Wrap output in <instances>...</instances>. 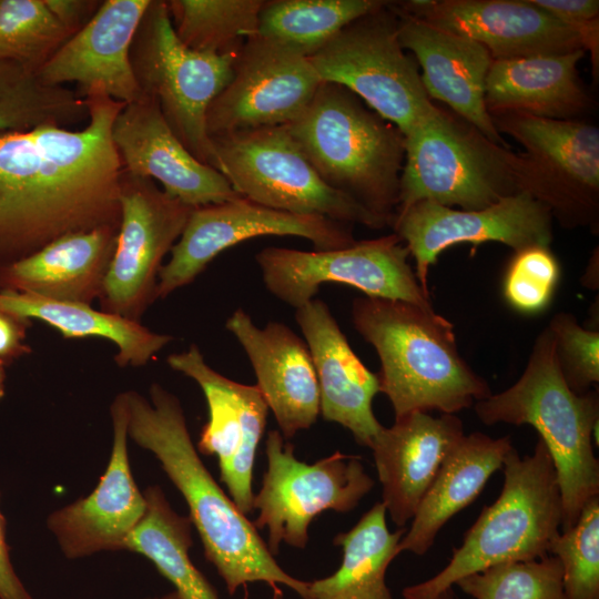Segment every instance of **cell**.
<instances>
[{
	"label": "cell",
	"mask_w": 599,
	"mask_h": 599,
	"mask_svg": "<svg viewBox=\"0 0 599 599\" xmlns=\"http://www.w3.org/2000/svg\"><path fill=\"white\" fill-rule=\"evenodd\" d=\"M83 98L89 119L82 130L0 132V264L68 233L120 226L123 166L112 126L125 103L101 90Z\"/></svg>",
	"instance_id": "6da1fadb"
},
{
	"label": "cell",
	"mask_w": 599,
	"mask_h": 599,
	"mask_svg": "<svg viewBox=\"0 0 599 599\" xmlns=\"http://www.w3.org/2000/svg\"><path fill=\"white\" fill-rule=\"evenodd\" d=\"M150 399L124 392L128 436L151 451L182 494L206 559L233 595L241 586L263 581L284 585L309 599V582L287 573L275 560L256 527L217 485L192 443L180 400L158 383Z\"/></svg>",
	"instance_id": "7a4b0ae2"
},
{
	"label": "cell",
	"mask_w": 599,
	"mask_h": 599,
	"mask_svg": "<svg viewBox=\"0 0 599 599\" xmlns=\"http://www.w3.org/2000/svg\"><path fill=\"white\" fill-rule=\"evenodd\" d=\"M352 322L379 357L380 392L395 418L417 410L456 414L491 395L460 356L454 325L433 307L364 295L353 301Z\"/></svg>",
	"instance_id": "3957f363"
},
{
	"label": "cell",
	"mask_w": 599,
	"mask_h": 599,
	"mask_svg": "<svg viewBox=\"0 0 599 599\" xmlns=\"http://www.w3.org/2000/svg\"><path fill=\"white\" fill-rule=\"evenodd\" d=\"M474 407L485 425H530L538 432L557 475L562 502L561 531L570 528L583 506L599 496V463L593 448L599 398L597 390L578 395L568 387L548 326L537 336L519 379Z\"/></svg>",
	"instance_id": "277c9868"
},
{
	"label": "cell",
	"mask_w": 599,
	"mask_h": 599,
	"mask_svg": "<svg viewBox=\"0 0 599 599\" xmlns=\"http://www.w3.org/2000/svg\"><path fill=\"white\" fill-rule=\"evenodd\" d=\"M322 180L392 226L405 136L345 87L323 82L307 110L284 125Z\"/></svg>",
	"instance_id": "5b68a950"
},
{
	"label": "cell",
	"mask_w": 599,
	"mask_h": 599,
	"mask_svg": "<svg viewBox=\"0 0 599 599\" xmlns=\"http://www.w3.org/2000/svg\"><path fill=\"white\" fill-rule=\"evenodd\" d=\"M502 470L499 497L483 508L449 562L429 579L404 588V599H435L461 578L490 566L549 555L560 532L562 502L546 445L539 438L532 455L524 457L512 447Z\"/></svg>",
	"instance_id": "8992f818"
},
{
	"label": "cell",
	"mask_w": 599,
	"mask_h": 599,
	"mask_svg": "<svg viewBox=\"0 0 599 599\" xmlns=\"http://www.w3.org/2000/svg\"><path fill=\"white\" fill-rule=\"evenodd\" d=\"M405 136L397 212L420 202L474 211L519 193L511 151L453 111L436 108Z\"/></svg>",
	"instance_id": "52a82bcc"
},
{
	"label": "cell",
	"mask_w": 599,
	"mask_h": 599,
	"mask_svg": "<svg viewBox=\"0 0 599 599\" xmlns=\"http://www.w3.org/2000/svg\"><path fill=\"white\" fill-rule=\"evenodd\" d=\"M497 131L524 146L510 154L518 192L546 206L565 229L599 232V129L581 120L521 112L490 114Z\"/></svg>",
	"instance_id": "ba28073f"
},
{
	"label": "cell",
	"mask_w": 599,
	"mask_h": 599,
	"mask_svg": "<svg viewBox=\"0 0 599 599\" xmlns=\"http://www.w3.org/2000/svg\"><path fill=\"white\" fill-rule=\"evenodd\" d=\"M236 57L186 47L163 0L150 1L130 50L142 93L158 101L166 123L192 155L213 167L207 110L232 80Z\"/></svg>",
	"instance_id": "9c48e42d"
},
{
	"label": "cell",
	"mask_w": 599,
	"mask_h": 599,
	"mask_svg": "<svg viewBox=\"0 0 599 599\" xmlns=\"http://www.w3.org/2000/svg\"><path fill=\"white\" fill-rule=\"evenodd\" d=\"M214 167L242 197L298 215L382 230L388 224L328 186L284 126L211 138Z\"/></svg>",
	"instance_id": "30bf717a"
},
{
	"label": "cell",
	"mask_w": 599,
	"mask_h": 599,
	"mask_svg": "<svg viewBox=\"0 0 599 599\" xmlns=\"http://www.w3.org/2000/svg\"><path fill=\"white\" fill-rule=\"evenodd\" d=\"M323 82L341 84L404 135L436 104L398 40L392 1L353 20L307 58Z\"/></svg>",
	"instance_id": "8fae6325"
},
{
	"label": "cell",
	"mask_w": 599,
	"mask_h": 599,
	"mask_svg": "<svg viewBox=\"0 0 599 599\" xmlns=\"http://www.w3.org/2000/svg\"><path fill=\"white\" fill-rule=\"evenodd\" d=\"M267 469L262 487L253 497L258 516L253 522L267 528L270 551L278 552L281 542L304 549L312 520L332 509L353 510L374 487L359 456L336 450L331 456L306 464L294 455L277 430L265 441Z\"/></svg>",
	"instance_id": "7c38bea8"
},
{
	"label": "cell",
	"mask_w": 599,
	"mask_h": 599,
	"mask_svg": "<svg viewBox=\"0 0 599 599\" xmlns=\"http://www.w3.org/2000/svg\"><path fill=\"white\" fill-rule=\"evenodd\" d=\"M409 251L393 233L333 251L265 247L255 255L266 290L297 309L314 300L322 284L339 283L366 296L430 308L429 293L408 263Z\"/></svg>",
	"instance_id": "4fadbf2b"
},
{
	"label": "cell",
	"mask_w": 599,
	"mask_h": 599,
	"mask_svg": "<svg viewBox=\"0 0 599 599\" xmlns=\"http://www.w3.org/2000/svg\"><path fill=\"white\" fill-rule=\"evenodd\" d=\"M121 221L110 262L101 309L140 322L156 300L162 261L181 236L190 207L151 179L122 172Z\"/></svg>",
	"instance_id": "5bb4252c"
},
{
	"label": "cell",
	"mask_w": 599,
	"mask_h": 599,
	"mask_svg": "<svg viewBox=\"0 0 599 599\" xmlns=\"http://www.w3.org/2000/svg\"><path fill=\"white\" fill-rule=\"evenodd\" d=\"M267 235L303 237L314 251L341 250L356 243L351 224L277 211L245 197L194 207L169 262L160 268L156 298L192 283L226 248Z\"/></svg>",
	"instance_id": "9a60e30c"
},
{
	"label": "cell",
	"mask_w": 599,
	"mask_h": 599,
	"mask_svg": "<svg viewBox=\"0 0 599 599\" xmlns=\"http://www.w3.org/2000/svg\"><path fill=\"white\" fill-rule=\"evenodd\" d=\"M322 83L306 57L254 34L237 53L232 80L207 110V133L287 125L307 110Z\"/></svg>",
	"instance_id": "2e32d148"
},
{
	"label": "cell",
	"mask_w": 599,
	"mask_h": 599,
	"mask_svg": "<svg viewBox=\"0 0 599 599\" xmlns=\"http://www.w3.org/2000/svg\"><path fill=\"white\" fill-rule=\"evenodd\" d=\"M552 222L546 206L519 192L474 211L420 201L396 213L390 227L414 257L417 280L428 292L429 267L448 247L489 241L500 242L515 252L532 246L550 247Z\"/></svg>",
	"instance_id": "e0dca14e"
},
{
	"label": "cell",
	"mask_w": 599,
	"mask_h": 599,
	"mask_svg": "<svg viewBox=\"0 0 599 599\" xmlns=\"http://www.w3.org/2000/svg\"><path fill=\"white\" fill-rule=\"evenodd\" d=\"M169 366L197 383L204 393L209 419L197 449L216 456L221 480L245 516L253 509L252 478L256 450L263 436L268 407L256 385L232 380L209 366L195 344L171 354Z\"/></svg>",
	"instance_id": "ac0fdd59"
},
{
	"label": "cell",
	"mask_w": 599,
	"mask_h": 599,
	"mask_svg": "<svg viewBox=\"0 0 599 599\" xmlns=\"http://www.w3.org/2000/svg\"><path fill=\"white\" fill-rule=\"evenodd\" d=\"M113 441L97 487L88 496L52 511L47 527L68 559L101 551L124 550L146 509L143 491L132 475L128 451V409L124 393L110 407Z\"/></svg>",
	"instance_id": "d6986e66"
},
{
	"label": "cell",
	"mask_w": 599,
	"mask_h": 599,
	"mask_svg": "<svg viewBox=\"0 0 599 599\" xmlns=\"http://www.w3.org/2000/svg\"><path fill=\"white\" fill-rule=\"evenodd\" d=\"M112 141L124 172L158 181L165 193L190 207L242 197L221 172L192 155L150 95L122 108Z\"/></svg>",
	"instance_id": "ffe728a7"
},
{
	"label": "cell",
	"mask_w": 599,
	"mask_h": 599,
	"mask_svg": "<svg viewBox=\"0 0 599 599\" xmlns=\"http://www.w3.org/2000/svg\"><path fill=\"white\" fill-rule=\"evenodd\" d=\"M394 2L407 14L477 41L494 60L583 50L579 35L571 28L529 0Z\"/></svg>",
	"instance_id": "44dd1931"
},
{
	"label": "cell",
	"mask_w": 599,
	"mask_h": 599,
	"mask_svg": "<svg viewBox=\"0 0 599 599\" xmlns=\"http://www.w3.org/2000/svg\"><path fill=\"white\" fill-rule=\"evenodd\" d=\"M151 0H105L92 19L40 69L48 84L75 82L81 95L101 90L131 103L143 93L135 80L130 50Z\"/></svg>",
	"instance_id": "7402d4cb"
},
{
	"label": "cell",
	"mask_w": 599,
	"mask_h": 599,
	"mask_svg": "<svg viewBox=\"0 0 599 599\" xmlns=\"http://www.w3.org/2000/svg\"><path fill=\"white\" fill-rule=\"evenodd\" d=\"M398 40L410 51L428 97L479 130L491 142L507 148L485 104V83L494 59L477 41L438 28L399 10Z\"/></svg>",
	"instance_id": "603a6c76"
},
{
	"label": "cell",
	"mask_w": 599,
	"mask_h": 599,
	"mask_svg": "<svg viewBox=\"0 0 599 599\" xmlns=\"http://www.w3.org/2000/svg\"><path fill=\"white\" fill-rule=\"evenodd\" d=\"M226 328L247 355L282 436L309 428L321 413V396L306 342L283 323L257 327L242 308L227 318Z\"/></svg>",
	"instance_id": "cb8c5ba5"
},
{
	"label": "cell",
	"mask_w": 599,
	"mask_h": 599,
	"mask_svg": "<svg viewBox=\"0 0 599 599\" xmlns=\"http://www.w3.org/2000/svg\"><path fill=\"white\" fill-rule=\"evenodd\" d=\"M315 367L325 420L347 428L357 444L372 446L384 426L373 412L380 392L377 373L370 372L352 349L328 306L314 298L295 312Z\"/></svg>",
	"instance_id": "d4e9b609"
},
{
	"label": "cell",
	"mask_w": 599,
	"mask_h": 599,
	"mask_svg": "<svg viewBox=\"0 0 599 599\" xmlns=\"http://www.w3.org/2000/svg\"><path fill=\"white\" fill-rule=\"evenodd\" d=\"M465 435L455 414L435 417L412 412L395 418L383 429L370 449L379 481L383 505L399 528L413 519L444 459Z\"/></svg>",
	"instance_id": "484cf974"
},
{
	"label": "cell",
	"mask_w": 599,
	"mask_h": 599,
	"mask_svg": "<svg viewBox=\"0 0 599 599\" xmlns=\"http://www.w3.org/2000/svg\"><path fill=\"white\" fill-rule=\"evenodd\" d=\"M119 227L68 233L31 255L0 264V291L61 302L100 298Z\"/></svg>",
	"instance_id": "4316f807"
},
{
	"label": "cell",
	"mask_w": 599,
	"mask_h": 599,
	"mask_svg": "<svg viewBox=\"0 0 599 599\" xmlns=\"http://www.w3.org/2000/svg\"><path fill=\"white\" fill-rule=\"evenodd\" d=\"M583 50L494 60L485 83L489 114L521 112L555 120H578L592 105L579 77Z\"/></svg>",
	"instance_id": "83f0119b"
},
{
	"label": "cell",
	"mask_w": 599,
	"mask_h": 599,
	"mask_svg": "<svg viewBox=\"0 0 599 599\" xmlns=\"http://www.w3.org/2000/svg\"><path fill=\"white\" fill-rule=\"evenodd\" d=\"M511 448L509 436L491 438L479 432L464 435L422 498L398 544L399 554H426L441 527L479 496Z\"/></svg>",
	"instance_id": "f1b7e54d"
},
{
	"label": "cell",
	"mask_w": 599,
	"mask_h": 599,
	"mask_svg": "<svg viewBox=\"0 0 599 599\" xmlns=\"http://www.w3.org/2000/svg\"><path fill=\"white\" fill-rule=\"evenodd\" d=\"M0 311L42 321L64 338H105L116 346L114 361L121 367L148 364L174 339L169 334L150 331L140 322L94 309L90 304L53 301L14 291H0Z\"/></svg>",
	"instance_id": "f546056e"
},
{
	"label": "cell",
	"mask_w": 599,
	"mask_h": 599,
	"mask_svg": "<svg viewBox=\"0 0 599 599\" xmlns=\"http://www.w3.org/2000/svg\"><path fill=\"white\" fill-rule=\"evenodd\" d=\"M405 532L404 527L388 529L385 506L376 502L351 530L334 538L342 564L333 575L309 582V599H393L385 577Z\"/></svg>",
	"instance_id": "4dcf8cb0"
},
{
	"label": "cell",
	"mask_w": 599,
	"mask_h": 599,
	"mask_svg": "<svg viewBox=\"0 0 599 599\" xmlns=\"http://www.w3.org/2000/svg\"><path fill=\"white\" fill-rule=\"evenodd\" d=\"M143 494L146 509L124 550L148 558L183 599H217L215 590L189 556L193 542L190 517L181 516L171 507L160 486H149Z\"/></svg>",
	"instance_id": "1f68e13d"
},
{
	"label": "cell",
	"mask_w": 599,
	"mask_h": 599,
	"mask_svg": "<svg viewBox=\"0 0 599 599\" xmlns=\"http://www.w3.org/2000/svg\"><path fill=\"white\" fill-rule=\"evenodd\" d=\"M383 3L384 0H264L256 34L308 58L345 26Z\"/></svg>",
	"instance_id": "d6a6232c"
},
{
	"label": "cell",
	"mask_w": 599,
	"mask_h": 599,
	"mask_svg": "<svg viewBox=\"0 0 599 599\" xmlns=\"http://www.w3.org/2000/svg\"><path fill=\"white\" fill-rule=\"evenodd\" d=\"M88 118L81 94L65 85L48 84L39 72L26 67L0 61V132L68 128Z\"/></svg>",
	"instance_id": "836d02e7"
},
{
	"label": "cell",
	"mask_w": 599,
	"mask_h": 599,
	"mask_svg": "<svg viewBox=\"0 0 599 599\" xmlns=\"http://www.w3.org/2000/svg\"><path fill=\"white\" fill-rule=\"evenodd\" d=\"M167 8L179 39L190 49L237 54L257 32L264 0H170Z\"/></svg>",
	"instance_id": "e575fe53"
},
{
	"label": "cell",
	"mask_w": 599,
	"mask_h": 599,
	"mask_svg": "<svg viewBox=\"0 0 599 599\" xmlns=\"http://www.w3.org/2000/svg\"><path fill=\"white\" fill-rule=\"evenodd\" d=\"M71 37L44 0H0V61L39 72Z\"/></svg>",
	"instance_id": "d590c367"
},
{
	"label": "cell",
	"mask_w": 599,
	"mask_h": 599,
	"mask_svg": "<svg viewBox=\"0 0 599 599\" xmlns=\"http://www.w3.org/2000/svg\"><path fill=\"white\" fill-rule=\"evenodd\" d=\"M456 585L475 599H566L562 566L552 555L500 562L468 575Z\"/></svg>",
	"instance_id": "8d00e7d4"
},
{
	"label": "cell",
	"mask_w": 599,
	"mask_h": 599,
	"mask_svg": "<svg viewBox=\"0 0 599 599\" xmlns=\"http://www.w3.org/2000/svg\"><path fill=\"white\" fill-rule=\"evenodd\" d=\"M548 554L562 566L566 599H599V496L583 506L570 528L558 534Z\"/></svg>",
	"instance_id": "74e56055"
},
{
	"label": "cell",
	"mask_w": 599,
	"mask_h": 599,
	"mask_svg": "<svg viewBox=\"0 0 599 599\" xmlns=\"http://www.w3.org/2000/svg\"><path fill=\"white\" fill-rule=\"evenodd\" d=\"M559 274L550 247L532 246L515 252L505 274L504 295L520 312H540L549 304Z\"/></svg>",
	"instance_id": "f35d334b"
},
{
	"label": "cell",
	"mask_w": 599,
	"mask_h": 599,
	"mask_svg": "<svg viewBox=\"0 0 599 599\" xmlns=\"http://www.w3.org/2000/svg\"><path fill=\"white\" fill-rule=\"evenodd\" d=\"M548 328L568 387L578 395L591 390L599 382V332L582 327L572 314L565 312L557 313Z\"/></svg>",
	"instance_id": "ab89813d"
},
{
	"label": "cell",
	"mask_w": 599,
	"mask_h": 599,
	"mask_svg": "<svg viewBox=\"0 0 599 599\" xmlns=\"http://www.w3.org/2000/svg\"><path fill=\"white\" fill-rule=\"evenodd\" d=\"M555 19L571 28L590 54L592 74L599 70V1L598 0H529Z\"/></svg>",
	"instance_id": "60d3db41"
},
{
	"label": "cell",
	"mask_w": 599,
	"mask_h": 599,
	"mask_svg": "<svg viewBox=\"0 0 599 599\" xmlns=\"http://www.w3.org/2000/svg\"><path fill=\"white\" fill-rule=\"evenodd\" d=\"M30 325L31 319L0 311V359L6 364L31 353L24 343Z\"/></svg>",
	"instance_id": "b9f144b4"
},
{
	"label": "cell",
	"mask_w": 599,
	"mask_h": 599,
	"mask_svg": "<svg viewBox=\"0 0 599 599\" xmlns=\"http://www.w3.org/2000/svg\"><path fill=\"white\" fill-rule=\"evenodd\" d=\"M102 1L98 0H44L48 9L70 32H79L95 14Z\"/></svg>",
	"instance_id": "7bdbcfd3"
},
{
	"label": "cell",
	"mask_w": 599,
	"mask_h": 599,
	"mask_svg": "<svg viewBox=\"0 0 599 599\" xmlns=\"http://www.w3.org/2000/svg\"><path fill=\"white\" fill-rule=\"evenodd\" d=\"M6 538V519L0 511V599H33L10 560Z\"/></svg>",
	"instance_id": "ee69618b"
},
{
	"label": "cell",
	"mask_w": 599,
	"mask_h": 599,
	"mask_svg": "<svg viewBox=\"0 0 599 599\" xmlns=\"http://www.w3.org/2000/svg\"><path fill=\"white\" fill-rule=\"evenodd\" d=\"M6 395V366H0V400Z\"/></svg>",
	"instance_id": "f6af8a7d"
},
{
	"label": "cell",
	"mask_w": 599,
	"mask_h": 599,
	"mask_svg": "<svg viewBox=\"0 0 599 599\" xmlns=\"http://www.w3.org/2000/svg\"><path fill=\"white\" fill-rule=\"evenodd\" d=\"M435 599H458V598L455 596V593L453 591V588H450V589H447L446 591L441 592Z\"/></svg>",
	"instance_id": "bcb514c9"
},
{
	"label": "cell",
	"mask_w": 599,
	"mask_h": 599,
	"mask_svg": "<svg viewBox=\"0 0 599 599\" xmlns=\"http://www.w3.org/2000/svg\"><path fill=\"white\" fill-rule=\"evenodd\" d=\"M149 599H183L175 590L169 593H165L160 597L149 598Z\"/></svg>",
	"instance_id": "7dc6e473"
},
{
	"label": "cell",
	"mask_w": 599,
	"mask_h": 599,
	"mask_svg": "<svg viewBox=\"0 0 599 599\" xmlns=\"http://www.w3.org/2000/svg\"><path fill=\"white\" fill-rule=\"evenodd\" d=\"M272 599H284L283 591L280 589L278 586L272 587Z\"/></svg>",
	"instance_id": "c3c4849f"
},
{
	"label": "cell",
	"mask_w": 599,
	"mask_h": 599,
	"mask_svg": "<svg viewBox=\"0 0 599 599\" xmlns=\"http://www.w3.org/2000/svg\"><path fill=\"white\" fill-rule=\"evenodd\" d=\"M0 366H6V363L0 359Z\"/></svg>",
	"instance_id": "681fc988"
}]
</instances>
